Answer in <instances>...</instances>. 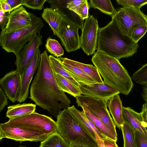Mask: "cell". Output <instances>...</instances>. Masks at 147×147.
Returning a JSON list of instances; mask_svg holds the SVG:
<instances>
[{
	"label": "cell",
	"mask_w": 147,
	"mask_h": 147,
	"mask_svg": "<svg viewBox=\"0 0 147 147\" xmlns=\"http://www.w3.org/2000/svg\"><path fill=\"white\" fill-rule=\"evenodd\" d=\"M29 98L56 118L62 109L70 107V100L57 82L47 51L41 54L37 73L30 87Z\"/></svg>",
	"instance_id": "1"
},
{
	"label": "cell",
	"mask_w": 147,
	"mask_h": 147,
	"mask_svg": "<svg viewBox=\"0 0 147 147\" xmlns=\"http://www.w3.org/2000/svg\"><path fill=\"white\" fill-rule=\"evenodd\" d=\"M57 132L56 122L35 112L0 124V140L7 138L20 142H41Z\"/></svg>",
	"instance_id": "2"
},
{
	"label": "cell",
	"mask_w": 147,
	"mask_h": 147,
	"mask_svg": "<svg viewBox=\"0 0 147 147\" xmlns=\"http://www.w3.org/2000/svg\"><path fill=\"white\" fill-rule=\"evenodd\" d=\"M139 47L138 43L123 34L115 20L99 28L97 50L118 60L134 55Z\"/></svg>",
	"instance_id": "3"
},
{
	"label": "cell",
	"mask_w": 147,
	"mask_h": 147,
	"mask_svg": "<svg viewBox=\"0 0 147 147\" xmlns=\"http://www.w3.org/2000/svg\"><path fill=\"white\" fill-rule=\"evenodd\" d=\"M92 61L107 84L125 95L129 94L134 84L127 70L118 60L97 50Z\"/></svg>",
	"instance_id": "4"
},
{
	"label": "cell",
	"mask_w": 147,
	"mask_h": 147,
	"mask_svg": "<svg viewBox=\"0 0 147 147\" xmlns=\"http://www.w3.org/2000/svg\"><path fill=\"white\" fill-rule=\"evenodd\" d=\"M56 122L58 133L69 144L84 147H98L97 142L67 109L61 111Z\"/></svg>",
	"instance_id": "5"
},
{
	"label": "cell",
	"mask_w": 147,
	"mask_h": 147,
	"mask_svg": "<svg viewBox=\"0 0 147 147\" xmlns=\"http://www.w3.org/2000/svg\"><path fill=\"white\" fill-rule=\"evenodd\" d=\"M32 25L13 32L5 33L1 31L0 45L8 53H13L18 55L26 43L36 33L40 31L44 24L41 19L30 12Z\"/></svg>",
	"instance_id": "6"
},
{
	"label": "cell",
	"mask_w": 147,
	"mask_h": 147,
	"mask_svg": "<svg viewBox=\"0 0 147 147\" xmlns=\"http://www.w3.org/2000/svg\"><path fill=\"white\" fill-rule=\"evenodd\" d=\"M76 98L78 106L86 109L98 118L117 139L116 125L107 107L109 99L96 98L82 95Z\"/></svg>",
	"instance_id": "7"
},
{
	"label": "cell",
	"mask_w": 147,
	"mask_h": 147,
	"mask_svg": "<svg viewBox=\"0 0 147 147\" xmlns=\"http://www.w3.org/2000/svg\"><path fill=\"white\" fill-rule=\"evenodd\" d=\"M121 32L131 38L132 33L137 26H147V17L140 9L125 7L119 9L112 18Z\"/></svg>",
	"instance_id": "8"
},
{
	"label": "cell",
	"mask_w": 147,
	"mask_h": 147,
	"mask_svg": "<svg viewBox=\"0 0 147 147\" xmlns=\"http://www.w3.org/2000/svg\"><path fill=\"white\" fill-rule=\"evenodd\" d=\"M81 28L80 25L71 21L66 15L63 18L57 37L68 53L80 49V40L78 30Z\"/></svg>",
	"instance_id": "9"
},
{
	"label": "cell",
	"mask_w": 147,
	"mask_h": 147,
	"mask_svg": "<svg viewBox=\"0 0 147 147\" xmlns=\"http://www.w3.org/2000/svg\"><path fill=\"white\" fill-rule=\"evenodd\" d=\"M81 28L80 48L87 55H92L97 50L99 28L98 21L93 16L89 14Z\"/></svg>",
	"instance_id": "10"
},
{
	"label": "cell",
	"mask_w": 147,
	"mask_h": 147,
	"mask_svg": "<svg viewBox=\"0 0 147 147\" xmlns=\"http://www.w3.org/2000/svg\"><path fill=\"white\" fill-rule=\"evenodd\" d=\"M42 36L40 31L36 33L21 49L19 54L16 56L15 64L16 70L20 77L31 60L36 50L42 45Z\"/></svg>",
	"instance_id": "11"
},
{
	"label": "cell",
	"mask_w": 147,
	"mask_h": 147,
	"mask_svg": "<svg viewBox=\"0 0 147 147\" xmlns=\"http://www.w3.org/2000/svg\"><path fill=\"white\" fill-rule=\"evenodd\" d=\"M40 48L36 51L30 63L23 71L20 78V84L17 101L24 102L28 97L30 84L38 69L41 57Z\"/></svg>",
	"instance_id": "12"
},
{
	"label": "cell",
	"mask_w": 147,
	"mask_h": 147,
	"mask_svg": "<svg viewBox=\"0 0 147 147\" xmlns=\"http://www.w3.org/2000/svg\"><path fill=\"white\" fill-rule=\"evenodd\" d=\"M32 25L30 12L21 6L9 13L8 22L5 28L1 31L5 33L13 32Z\"/></svg>",
	"instance_id": "13"
},
{
	"label": "cell",
	"mask_w": 147,
	"mask_h": 147,
	"mask_svg": "<svg viewBox=\"0 0 147 147\" xmlns=\"http://www.w3.org/2000/svg\"><path fill=\"white\" fill-rule=\"evenodd\" d=\"M79 83L81 94L86 96L98 99H109L113 96L120 93L115 89L104 83L87 84Z\"/></svg>",
	"instance_id": "14"
},
{
	"label": "cell",
	"mask_w": 147,
	"mask_h": 147,
	"mask_svg": "<svg viewBox=\"0 0 147 147\" xmlns=\"http://www.w3.org/2000/svg\"><path fill=\"white\" fill-rule=\"evenodd\" d=\"M20 84V77L16 70L8 72L0 79V87L13 103L17 100Z\"/></svg>",
	"instance_id": "15"
},
{
	"label": "cell",
	"mask_w": 147,
	"mask_h": 147,
	"mask_svg": "<svg viewBox=\"0 0 147 147\" xmlns=\"http://www.w3.org/2000/svg\"><path fill=\"white\" fill-rule=\"evenodd\" d=\"M123 116L124 122L134 131H138L147 135V131L141 112H137L130 107L123 106Z\"/></svg>",
	"instance_id": "16"
},
{
	"label": "cell",
	"mask_w": 147,
	"mask_h": 147,
	"mask_svg": "<svg viewBox=\"0 0 147 147\" xmlns=\"http://www.w3.org/2000/svg\"><path fill=\"white\" fill-rule=\"evenodd\" d=\"M67 109L94 140H96V133L102 139L106 137L99 131L92 122L88 118L83 110L80 111L78 110L74 105Z\"/></svg>",
	"instance_id": "17"
},
{
	"label": "cell",
	"mask_w": 147,
	"mask_h": 147,
	"mask_svg": "<svg viewBox=\"0 0 147 147\" xmlns=\"http://www.w3.org/2000/svg\"><path fill=\"white\" fill-rule=\"evenodd\" d=\"M65 15L59 9L47 7L44 9L41 16L49 24L54 35L58 36L61 22Z\"/></svg>",
	"instance_id": "18"
},
{
	"label": "cell",
	"mask_w": 147,
	"mask_h": 147,
	"mask_svg": "<svg viewBox=\"0 0 147 147\" xmlns=\"http://www.w3.org/2000/svg\"><path fill=\"white\" fill-rule=\"evenodd\" d=\"M107 106L115 125L121 128L124 123L123 116V106L119 94L113 96L109 99Z\"/></svg>",
	"instance_id": "19"
},
{
	"label": "cell",
	"mask_w": 147,
	"mask_h": 147,
	"mask_svg": "<svg viewBox=\"0 0 147 147\" xmlns=\"http://www.w3.org/2000/svg\"><path fill=\"white\" fill-rule=\"evenodd\" d=\"M58 58L81 69L91 77L98 83L103 84V81L96 67L92 65L85 64L66 58L60 57Z\"/></svg>",
	"instance_id": "20"
},
{
	"label": "cell",
	"mask_w": 147,
	"mask_h": 147,
	"mask_svg": "<svg viewBox=\"0 0 147 147\" xmlns=\"http://www.w3.org/2000/svg\"><path fill=\"white\" fill-rule=\"evenodd\" d=\"M36 105L32 103L19 104L7 107L6 116L9 119L30 114L35 112Z\"/></svg>",
	"instance_id": "21"
},
{
	"label": "cell",
	"mask_w": 147,
	"mask_h": 147,
	"mask_svg": "<svg viewBox=\"0 0 147 147\" xmlns=\"http://www.w3.org/2000/svg\"><path fill=\"white\" fill-rule=\"evenodd\" d=\"M59 60L65 69L78 83L87 84L97 83L91 77L85 73L81 69L63 60Z\"/></svg>",
	"instance_id": "22"
},
{
	"label": "cell",
	"mask_w": 147,
	"mask_h": 147,
	"mask_svg": "<svg viewBox=\"0 0 147 147\" xmlns=\"http://www.w3.org/2000/svg\"><path fill=\"white\" fill-rule=\"evenodd\" d=\"M57 84L60 89L64 92H66L76 98L81 94L79 87H78L69 80L62 76L54 73Z\"/></svg>",
	"instance_id": "23"
},
{
	"label": "cell",
	"mask_w": 147,
	"mask_h": 147,
	"mask_svg": "<svg viewBox=\"0 0 147 147\" xmlns=\"http://www.w3.org/2000/svg\"><path fill=\"white\" fill-rule=\"evenodd\" d=\"M51 65L54 73L63 76L76 86L79 87V83L76 81L63 66L59 59L52 55H49Z\"/></svg>",
	"instance_id": "24"
},
{
	"label": "cell",
	"mask_w": 147,
	"mask_h": 147,
	"mask_svg": "<svg viewBox=\"0 0 147 147\" xmlns=\"http://www.w3.org/2000/svg\"><path fill=\"white\" fill-rule=\"evenodd\" d=\"M90 5L92 8L97 9L101 12L110 16L112 18L117 11L110 0H90Z\"/></svg>",
	"instance_id": "25"
},
{
	"label": "cell",
	"mask_w": 147,
	"mask_h": 147,
	"mask_svg": "<svg viewBox=\"0 0 147 147\" xmlns=\"http://www.w3.org/2000/svg\"><path fill=\"white\" fill-rule=\"evenodd\" d=\"M88 118L93 123L97 129L104 136L117 141L116 138L108 129L98 117L85 108H82Z\"/></svg>",
	"instance_id": "26"
},
{
	"label": "cell",
	"mask_w": 147,
	"mask_h": 147,
	"mask_svg": "<svg viewBox=\"0 0 147 147\" xmlns=\"http://www.w3.org/2000/svg\"><path fill=\"white\" fill-rule=\"evenodd\" d=\"M39 147H70V146L57 132L41 142Z\"/></svg>",
	"instance_id": "27"
},
{
	"label": "cell",
	"mask_w": 147,
	"mask_h": 147,
	"mask_svg": "<svg viewBox=\"0 0 147 147\" xmlns=\"http://www.w3.org/2000/svg\"><path fill=\"white\" fill-rule=\"evenodd\" d=\"M124 141V147H136L134 130L124 122L121 127Z\"/></svg>",
	"instance_id": "28"
},
{
	"label": "cell",
	"mask_w": 147,
	"mask_h": 147,
	"mask_svg": "<svg viewBox=\"0 0 147 147\" xmlns=\"http://www.w3.org/2000/svg\"><path fill=\"white\" fill-rule=\"evenodd\" d=\"M45 47L47 51L57 58L64 54L63 50L58 41L50 36L46 40Z\"/></svg>",
	"instance_id": "29"
},
{
	"label": "cell",
	"mask_w": 147,
	"mask_h": 147,
	"mask_svg": "<svg viewBox=\"0 0 147 147\" xmlns=\"http://www.w3.org/2000/svg\"><path fill=\"white\" fill-rule=\"evenodd\" d=\"M132 78L138 84L144 85L147 84V63L133 74Z\"/></svg>",
	"instance_id": "30"
},
{
	"label": "cell",
	"mask_w": 147,
	"mask_h": 147,
	"mask_svg": "<svg viewBox=\"0 0 147 147\" xmlns=\"http://www.w3.org/2000/svg\"><path fill=\"white\" fill-rule=\"evenodd\" d=\"M116 2L122 7H131L138 9L147 4V0H117Z\"/></svg>",
	"instance_id": "31"
},
{
	"label": "cell",
	"mask_w": 147,
	"mask_h": 147,
	"mask_svg": "<svg viewBox=\"0 0 147 147\" xmlns=\"http://www.w3.org/2000/svg\"><path fill=\"white\" fill-rule=\"evenodd\" d=\"M47 0H23V5L30 9L41 10Z\"/></svg>",
	"instance_id": "32"
},
{
	"label": "cell",
	"mask_w": 147,
	"mask_h": 147,
	"mask_svg": "<svg viewBox=\"0 0 147 147\" xmlns=\"http://www.w3.org/2000/svg\"><path fill=\"white\" fill-rule=\"evenodd\" d=\"M86 0H72L67 3L66 7L76 13L79 16Z\"/></svg>",
	"instance_id": "33"
},
{
	"label": "cell",
	"mask_w": 147,
	"mask_h": 147,
	"mask_svg": "<svg viewBox=\"0 0 147 147\" xmlns=\"http://www.w3.org/2000/svg\"><path fill=\"white\" fill-rule=\"evenodd\" d=\"M147 31V26H140L137 27L133 31L131 36V39L135 42L139 41L144 35Z\"/></svg>",
	"instance_id": "34"
},
{
	"label": "cell",
	"mask_w": 147,
	"mask_h": 147,
	"mask_svg": "<svg viewBox=\"0 0 147 147\" xmlns=\"http://www.w3.org/2000/svg\"><path fill=\"white\" fill-rule=\"evenodd\" d=\"M136 147H147V135L138 131H134Z\"/></svg>",
	"instance_id": "35"
},
{
	"label": "cell",
	"mask_w": 147,
	"mask_h": 147,
	"mask_svg": "<svg viewBox=\"0 0 147 147\" xmlns=\"http://www.w3.org/2000/svg\"><path fill=\"white\" fill-rule=\"evenodd\" d=\"M90 7L87 0H86L84 3L82 8V10L79 16L82 20H84L87 18L89 16V9Z\"/></svg>",
	"instance_id": "36"
},
{
	"label": "cell",
	"mask_w": 147,
	"mask_h": 147,
	"mask_svg": "<svg viewBox=\"0 0 147 147\" xmlns=\"http://www.w3.org/2000/svg\"><path fill=\"white\" fill-rule=\"evenodd\" d=\"M10 6V12L23 5V0H5Z\"/></svg>",
	"instance_id": "37"
},
{
	"label": "cell",
	"mask_w": 147,
	"mask_h": 147,
	"mask_svg": "<svg viewBox=\"0 0 147 147\" xmlns=\"http://www.w3.org/2000/svg\"><path fill=\"white\" fill-rule=\"evenodd\" d=\"M0 89V111L1 112L5 106L8 105V102L7 96L5 94L1 87Z\"/></svg>",
	"instance_id": "38"
},
{
	"label": "cell",
	"mask_w": 147,
	"mask_h": 147,
	"mask_svg": "<svg viewBox=\"0 0 147 147\" xmlns=\"http://www.w3.org/2000/svg\"><path fill=\"white\" fill-rule=\"evenodd\" d=\"M9 17L8 12H5L3 15L0 16V26L2 30L5 28L8 22Z\"/></svg>",
	"instance_id": "39"
},
{
	"label": "cell",
	"mask_w": 147,
	"mask_h": 147,
	"mask_svg": "<svg viewBox=\"0 0 147 147\" xmlns=\"http://www.w3.org/2000/svg\"><path fill=\"white\" fill-rule=\"evenodd\" d=\"M141 113L145 124L146 129L147 131V102L143 104L142 108Z\"/></svg>",
	"instance_id": "40"
},
{
	"label": "cell",
	"mask_w": 147,
	"mask_h": 147,
	"mask_svg": "<svg viewBox=\"0 0 147 147\" xmlns=\"http://www.w3.org/2000/svg\"><path fill=\"white\" fill-rule=\"evenodd\" d=\"M102 140L106 147H118L116 144V142L114 140L106 137Z\"/></svg>",
	"instance_id": "41"
},
{
	"label": "cell",
	"mask_w": 147,
	"mask_h": 147,
	"mask_svg": "<svg viewBox=\"0 0 147 147\" xmlns=\"http://www.w3.org/2000/svg\"><path fill=\"white\" fill-rule=\"evenodd\" d=\"M0 8L5 12L10 13L11 8L5 0H0Z\"/></svg>",
	"instance_id": "42"
},
{
	"label": "cell",
	"mask_w": 147,
	"mask_h": 147,
	"mask_svg": "<svg viewBox=\"0 0 147 147\" xmlns=\"http://www.w3.org/2000/svg\"><path fill=\"white\" fill-rule=\"evenodd\" d=\"M142 96L146 102H147V84L144 85L143 87Z\"/></svg>",
	"instance_id": "43"
},
{
	"label": "cell",
	"mask_w": 147,
	"mask_h": 147,
	"mask_svg": "<svg viewBox=\"0 0 147 147\" xmlns=\"http://www.w3.org/2000/svg\"><path fill=\"white\" fill-rule=\"evenodd\" d=\"M96 140L97 142L98 147H106L104 144L102 140L96 133Z\"/></svg>",
	"instance_id": "44"
},
{
	"label": "cell",
	"mask_w": 147,
	"mask_h": 147,
	"mask_svg": "<svg viewBox=\"0 0 147 147\" xmlns=\"http://www.w3.org/2000/svg\"><path fill=\"white\" fill-rule=\"evenodd\" d=\"M69 144L70 147H84L82 146L74 143H71Z\"/></svg>",
	"instance_id": "45"
},
{
	"label": "cell",
	"mask_w": 147,
	"mask_h": 147,
	"mask_svg": "<svg viewBox=\"0 0 147 147\" xmlns=\"http://www.w3.org/2000/svg\"><path fill=\"white\" fill-rule=\"evenodd\" d=\"M18 147H26V146H20Z\"/></svg>",
	"instance_id": "46"
},
{
	"label": "cell",
	"mask_w": 147,
	"mask_h": 147,
	"mask_svg": "<svg viewBox=\"0 0 147 147\" xmlns=\"http://www.w3.org/2000/svg\"><path fill=\"white\" fill-rule=\"evenodd\" d=\"M146 16L147 17V15H146Z\"/></svg>",
	"instance_id": "47"
}]
</instances>
